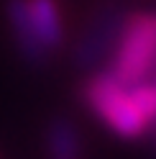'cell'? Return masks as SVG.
I'll list each match as a JSON object with an SVG mask.
<instances>
[{
	"label": "cell",
	"mask_w": 156,
	"mask_h": 159,
	"mask_svg": "<svg viewBox=\"0 0 156 159\" xmlns=\"http://www.w3.org/2000/svg\"><path fill=\"white\" fill-rule=\"evenodd\" d=\"M5 16H8V23H11V31H13V39H15V46L21 52V57L28 64H46L49 52L36 36L26 0H5Z\"/></svg>",
	"instance_id": "obj_3"
},
{
	"label": "cell",
	"mask_w": 156,
	"mask_h": 159,
	"mask_svg": "<svg viewBox=\"0 0 156 159\" xmlns=\"http://www.w3.org/2000/svg\"><path fill=\"white\" fill-rule=\"evenodd\" d=\"M154 85H156V82H154Z\"/></svg>",
	"instance_id": "obj_7"
},
{
	"label": "cell",
	"mask_w": 156,
	"mask_h": 159,
	"mask_svg": "<svg viewBox=\"0 0 156 159\" xmlns=\"http://www.w3.org/2000/svg\"><path fill=\"white\" fill-rule=\"evenodd\" d=\"M46 152L49 159H80L82 157L80 131L64 118L51 121L46 128Z\"/></svg>",
	"instance_id": "obj_5"
},
{
	"label": "cell",
	"mask_w": 156,
	"mask_h": 159,
	"mask_svg": "<svg viewBox=\"0 0 156 159\" xmlns=\"http://www.w3.org/2000/svg\"><path fill=\"white\" fill-rule=\"evenodd\" d=\"M128 93L133 98L136 108L141 111V116L149 121V126L156 123V85H151V82L143 80V82H138V85H131Z\"/></svg>",
	"instance_id": "obj_6"
},
{
	"label": "cell",
	"mask_w": 156,
	"mask_h": 159,
	"mask_svg": "<svg viewBox=\"0 0 156 159\" xmlns=\"http://www.w3.org/2000/svg\"><path fill=\"white\" fill-rule=\"evenodd\" d=\"M156 67V11H141L125 18L118 36L110 75L123 85H138Z\"/></svg>",
	"instance_id": "obj_2"
},
{
	"label": "cell",
	"mask_w": 156,
	"mask_h": 159,
	"mask_svg": "<svg viewBox=\"0 0 156 159\" xmlns=\"http://www.w3.org/2000/svg\"><path fill=\"white\" fill-rule=\"evenodd\" d=\"M82 100L100 121L120 139H141L149 128V121L136 108L128 93V85L118 82L110 72L95 75L82 87Z\"/></svg>",
	"instance_id": "obj_1"
},
{
	"label": "cell",
	"mask_w": 156,
	"mask_h": 159,
	"mask_svg": "<svg viewBox=\"0 0 156 159\" xmlns=\"http://www.w3.org/2000/svg\"><path fill=\"white\" fill-rule=\"evenodd\" d=\"M28 16L36 28L38 41L44 44L49 54L56 52L64 44V23H62V11L56 0H26Z\"/></svg>",
	"instance_id": "obj_4"
}]
</instances>
